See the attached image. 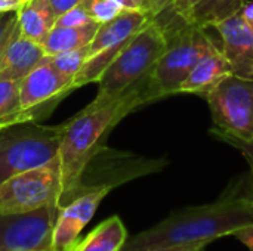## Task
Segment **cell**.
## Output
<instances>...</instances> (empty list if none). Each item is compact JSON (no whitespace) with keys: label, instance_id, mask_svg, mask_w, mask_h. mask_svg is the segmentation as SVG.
Listing matches in <instances>:
<instances>
[{"label":"cell","instance_id":"e0dca14e","mask_svg":"<svg viewBox=\"0 0 253 251\" xmlns=\"http://www.w3.org/2000/svg\"><path fill=\"white\" fill-rule=\"evenodd\" d=\"M19 84L21 80H0V124L13 126L19 123L37 121L52 111V108L24 111L21 105Z\"/></svg>","mask_w":253,"mask_h":251},{"label":"cell","instance_id":"7a4b0ae2","mask_svg":"<svg viewBox=\"0 0 253 251\" xmlns=\"http://www.w3.org/2000/svg\"><path fill=\"white\" fill-rule=\"evenodd\" d=\"M252 223L253 206L237 194L236 185L231 183L215 203L172 212L157 225L127 238L120 251L196 243L211 244Z\"/></svg>","mask_w":253,"mask_h":251},{"label":"cell","instance_id":"7c38bea8","mask_svg":"<svg viewBox=\"0 0 253 251\" xmlns=\"http://www.w3.org/2000/svg\"><path fill=\"white\" fill-rule=\"evenodd\" d=\"M246 1L248 0H172L168 9L178 19L206 30L240 13Z\"/></svg>","mask_w":253,"mask_h":251},{"label":"cell","instance_id":"7402d4cb","mask_svg":"<svg viewBox=\"0 0 253 251\" xmlns=\"http://www.w3.org/2000/svg\"><path fill=\"white\" fill-rule=\"evenodd\" d=\"M82 4L89 16L98 24L110 22L125 10L114 0H84Z\"/></svg>","mask_w":253,"mask_h":251},{"label":"cell","instance_id":"cb8c5ba5","mask_svg":"<svg viewBox=\"0 0 253 251\" xmlns=\"http://www.w3.org/2000/svg\"><path fill=\"white\" fill-rule=\"evenodd\" d=\"M206 243H196V244H178V246H165V247H154L142 251H206Z\"/></svg>","mask_w":253,"mask_h":251},{"label":"cell","instance_id":"836d02e7","mask_svg":"<svg viewBox=\"0 0 253 251\" xmlns=\"http://www.w3.org/2000/svg\"><path fill=\"white\" fill-rule=\"evenodd\" d=\"M4 127H7V126H4V124H0V129H4Z\"/></svg>","mask_w":253,"mask_h":251},{"label":"cell","instance_id":"2e32d148","mask_svg":"<svg viewBox=\"0 0 253 251\" xmlns=\"http://www.w3.org/2000/svg\"><path fill=\"white\" fill-rule=\"evenodd\" d=\"M16 13L21 34L39 44H43L58 19L49 0H27Z\"/></svg>","mask_w":253,"mask_h":251},{"label":"cell","instance_id":"9a60e30c","mask_svg":"<svg viewBox=\"0 0 253 251\" xmlns=\"http://www.w3.org/2000/svg\"><path fill=\"white\" fill-rule=\"evenodd\" d=\"M151 19L153 18L148 12L142 9H136V10H123L113 21L101 24L92 43L89 44V58L104 49L130 40Z\"/></svg>","mask_w":253,"mask_h":251},{"label":"cell","instance_id":"d4e9b609","mask_svg":"<svg viewBox=\"0 0 253 251\" xmlns=\"http://www.w3.org/2000/svg\"><path fill=\"white\" fill-rule=\"evenodd\" d=\"M172 0H145L144 3V10L151 15V18H157L160 13H163Z\"/></svg>","mask_w":253,"mask_h":251},{"label":"cell","instance_id":"e575fe53","mask_svg":"<svg viewBox=\"0 0 253 251\" xmlns=\"http://www.w3.org/2000/svg\"><path fill=\"white\" fill-rule=\"evenodd\" d=\"M34 251H49V250H34Z\"/></svg>","mask_w":253,"mask_h":251},{"label":"cell","instance_id":"8fae6325","mask_svg":"<svg viewBox=\"0 0 253 251\" xmlns=\"http://www.w3.org/2000/svg\"><path fill=\"white\" fill-rule=\"evenodd\" d=\"M222 40V52L233 74L253 80V28L237 13L215 27Z\"/></svg>","mask_w":253,"mask_h":251},{"label":"cell","instance_id":"1f68e13d","mask_svg":"<svg viewBox=\"0 0 253 251\" xmlns=\"http://www.w3.org/2000/svg\"><path fill=\"white\" fill-rule=\"evenodd\" d=\"M132 1L136 4L138 9H142V10H144V3H145V0H132Z\"/></svg>","mask_w":253,"mask_h":251},{"label":"cell","instance_id":"4316f807","mask_svg":"<svg viewBox=\"0 0 253 251\" xmlns=\"http://www.w3.org/2000/svg\"><path fill=\"white\" fill-rule=\"evenodd\" d=\"M233 237H236L239 241H242V244H245L248 247V250L253 251V223L236 231L233 234Z\"/></svg>","mask_w":253,"mask_h":251},{"label":"cell","instance_id":"ac0fdd59","mask_svg":"<svg viewBox=\"0 0 253 251\" xmlns=\"http://www.w3.org/2000/svg\"><path fill=\"white\" fill-rule=\"evenodd\" d=\"M127 240V231L119 216H111L99 223L71 251H120Z\"/></svg>","mask_w":253,"mask_h":251},{"label":"cell","instance_id":"8992f818","mask_svg":"<svg viewBox=\"0 0 253 251\" xmlns=\"http://www.w3.org/2000/svg\"><path fill=\"white\" fill-rule=\"evenodd\" d=\"M62 175L58 155L44 166L19 173L0 185V215L61 207ZM62 209V207H61Z\"/></svg>","mask_w":253,"mask_h":251},{"label":"cell","instance_id":"d590c367","mask_svg":"<svg viewBox=\"0 0 253 251\" xmlns=\"http://www.w3.org/2000/svg\"><path fill=\"white\" fill-rule=\"evenodd\" d=\"M3 13H4V12H0V16H1V15H3Z\"/></svg>","mask_w":253,"mask_h":251},{"label":"cell","instance_id":"5bb4252c","mask_svg":"<svg viewBox=\"0 0 253 251\" xmlns=\"http://www.w3.org/2000/svg\"><path fill=\"white\" fill-rule=\"evenodd\" d=\"M233 74V68L222 49L212 47L191 70L182 83L179 93H196L206 96L222 80Z\"/></svg>","mask_w":253,"mask_h":251},{"label":"cell","instance_id":"ba28073f","mask_svg":"<svg viewBox=\"0 0 253 251\" xmlns=\"http://www.w3.org/2000/svg\"><path fill=\"white\" fill-rule=\"evenodd\" d=\"M61 207L28 213L0 215V251L52 250V237Z\"/></svg>","mask_w":253,"mask_h":251},{"label":"cell","instance_id":"4dcf8cb0","mask_svg":"<svg viewBox=\"0 0 253 251\" xmlns=\"http://www.w3.org/2000/svg\"><path fill=\"white\" fill-rule=\"evenodd\" d=\"M117 4H120L125 10H136V4L132 0H114Z\"/></svg>","mask_w":253,"mask_h":251},{"label":"cell","instance_id":"83f0119b","mask_svg":"<svg viewBox=\"0 0 253 251\" xmlns=\"http://www.w3.org/2000/svg\"><path fill=\"white\" fill-rule=\"evenodd\" d=\"M16 19H18L16 10L4 12V13L0 16V41H1V38L4 37V34L7 33V30L10 28V25H12L13 22H16Z\"/></svg>","mask_w":253,"mask_h":251},{"label":"cell","instance_id":"f546056e","mask_svg":"<svg viewBox=\"0 0 253 251\" xmlns=\"http://www.w3.org/2000/svg\"><path fill=\"white\" fill-rule=\"evenodd\" d=\"M21 6L10 0H0V12H9V10H18Z\"/></svg>","mask_w":253,"mask_h":251},{"label":"cell","instance_id":"603a6c76","mask_svg":"<svg viewBox=\"0 0 253 251\" xmlns=\"http://www.w3.org/2000/svg\"><path fill=\"white\" fill-rule=\"evenodd\" d=\"M90 22H95V21L89 16L83 4H79L67 10L56 19V25H61V27H80V25H86Z\"/></svg>","mask_w":253,"mask_h":251},{"label":"cell","instance_id":"9c48e42d","mask_svg":"<svg viewBox=\"0 0 253 251\" xmlns=\"http://www.w3.org/2000/svg\"><path fill=\"white\" fill-rule=\"evenodd\" d=\"M21 105L24 111L37 108H52L71 90H74V77L61 72L49 62L46 56L34 70H31L19 84Z\"/></svg>","mask_w":253,"mask_h":251},{"label":"cell","instance_id":"5b68a950","mask_svg":"<svg viewBox=\"0 0 253 251\" xmlns=\"http://www.w3.org/2000/svg\"><path fill=\"white\" fill-rule=\"evenodd\" d=\"M64 126L36 121L0 129V185L7 179L52 161L59 151Z\"/></svg>","mask_w":253,"mask_h":251},{"label":"cell","instance_id":"44dd1931","mask_svg":"<svg viewBox=\"0 0 253 251\" xmlns=\"http://www.w3.org/2000/svg\"><path fill=\"white\" fill-rule=\"evenodd\" d=\"M87 58H89V46L80 47V49H76V50H68V52L50 55L49 62L55 68H58L61 72L76 78V75L79 74V71L82 70V67L87 61Z\"/></svg>","mask_w":253,"mask_h":251},{"label":"cell","instance_id":"52a82bcc","mask_svg":"<svg viewBox=\"0 0 253 251\" xmlns=\"http://www.w3.org/2000/svg\"><path fill=\"white\" fill-rule=\"evenodd\" d=\"M205 98L215 129L253 141V80L231 74Z\"/></svg>","mask_w":253,"mask_h":251},{"label":"cell","instance_id":"3957f363","mask_svg":"<svg viewBox=\"0 0 253 251\" xmlns=\"http://www.w3.org/2000/svg\"><path fill=\"white\" fill-rule=\"evenodd\" d=\"M166 46V28L159 18H153L130 38L101 75L96 98L90 105H105L147 81Z\"/></svg>","mask_w":253,"mask_h":251},{"label":"cell","instance_id":"30bf717a","mask_svg":"<svg viewBox=\"0 0 253 251\" xmlns=\"http://www.w3.org/2000/svg\"><path fill=\"white\" fill-rule=\"evenodd\" d=\"M111 189L110 186H95L61 209L53 228L52 250L71 251L79 241L80 232L90 222L101 201Z\"/></svg>","mask_w":253,"mask_h":251},{"label":"cell","instance_id":"4fadbf2b","mask_svg":"<svg viewBox=\"0 0 253 251\" xmlns=\"http://www.w3.org/2000/svg\"><path fill=\"white\" fill-rule=\"evenodd\" d=\"M46 56L42 44L25 38L19 28L0 58V80H22Z\"/></svg>","mask_w":253,"mask_h":251},{"label":"cell","instance_id":"6da1fadb","mask_svg":"<svg viewBox=\"0 0 253 251\" xmlns=\"http://www.w3.org/2000/svg\"><path fill=\"white\" fill-rule=\"evenodd\" d=\"M147 81L138 84L123 96L105 105L93 107L89 104L73 118L62 123L64 133L58 151L62 175L61 207L67 206L83 192L92 189L82 185L86 169L105 148L104 143L110 132L126 115L147 104L144 98Z\"/></svg>","mask_w":253,"mask_h":251},{"label":"cell","instance_id":"484cf974","mask_svg":"<svg viewBox=\"0 0 253 251\" xmlns=\"http://www.w3.org/2000/svg\"><path fill=\"white\" fill-rule=\"evenodd\" d=\"M49 1H50V4H52V7L55 10L56 16H61L67 10H70V9L82 4L84 0H49Z\"/></svg>","mask_w":253,"mask_h":251},{"label":"cell","instance_id":"d6986e66","mask_svg":"<svg viewBox=\"0 0 253 251\" xmlns=\"http://www.w3.org/2000/svg\"><path fill=\"white\" fill-rule=\"evenodd\" d=\"M101 24L90 22L80 27H61L55 25L43 41L42 47L46 55H56L68 50H76L80 47H86L92 43L98 28Z\"/></svg>","mask_w":253,"mask_h":251},{"label":"cell","instance_id":"ffe728a7","mask_svg":"<svg viewBox=\"0 0 253 251\" xmlns=\"http://www.w3.org/2000/svg\"><path fill=\"white\" fill-rule=\"evenodd\" d=\"M211 135L213 138L231 145L233 148L240 151L242 155L246 158V161L249 164V172L242 179H239V182L234 185L237 188V194L253 206V141H248V139H242V138L228 135V133L221 132L215 127L211 130Z\"/></svg>","mask_w":253,"mask_h":251},{"label":"cell","instance_id":"277c9868","mask_svg":"<svg viewBox=\"0 0 253 251\" xmlns=\"http://www.w3.org/2000/svg\"><path fill=\"white\" fill-rule=\"evenodd\" d=\"M168 46L151 71L144 98L153 102L179 93V89L194 65L216 44L206 34V30L179 19V25L168 31Z\"/></svg>","mask_w":253,"mask_h":251},{"label":"cell","instance_id":"d6a6232c","mask_svg":"<svg viewBox=\"0 0 253 251\" xmlns=\"http://www.w3.org/2000/svg\"><path fill=\"white\" fill-rule=\"evenodd\" d=\"M10 1H15V3H18L19 6H22V4H24V3H25L27 0H10Z\"/></svg>","mask_w":253,"mask_h":251},{"label":"cell","instance_id":"f1b7e54d","mask_svg":"<svg viewBox=\"0 0 253 251\" xmlns=\"http://www.w3.org/2000/svg\"><path fill=\"white\" fill-rule=\"evenodd\" d=\"M242 16L246 21V24L253 28V1H246V4L242 9Z\"/></svg>","mask_w":253,"mask_h":251}]
</instances>
